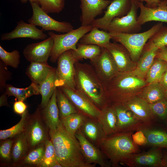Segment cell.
Listing matches in <instances>:
<instances>
[{"label":"cell","mask_w":167,"mask_h":167,"mask_svg":"<svg viewBox=\"0 0 167 167\" xmlns=\"http://www.w3.org/2000/svg\"><path fill=\"white\" fill-rule=\"evenodd\" d=\"M47 37L43 30L37 28L36 26L30 23H27L21 20L12 31L3 33L1 36L2 41H10L13 39L28 38L33 40H44Z\"/></svg>","instance_id":"d6986e66"},{"label":"cell","mask_w":167,"mask_h":167,"mask_svg":"<svg viewBox=\"0 0 167 167\" xmlns=\"http://www.w3.org/2000/svg\"><path fill=\"white\" fill-rule=\"evenodd\" d=\"M49 131L57 160L62 167L95 166L87 162L78 140L66 130L60 119L57 127Z\"/></svg>","instance_id":"6da1fadb"},{"label":"cell","mask_w":167,"mask_h":167,"mask_svg":"<svg viewBox=\"0 0 167 167\" xmlns=\"http://www.w3.org/2000/svg\"><path fill=\"white\" fill-rule=\"evenodd\" d=\"M138 3L140 12L137 21L140 25L151 21L167 23V0H161L158 6L153 8L146 6L143 2Z\"/></svg>","instance_id":"44dd1931"},{"label":"cell","mask_w":167,"mask_h":167,"mask_svg":"<svg viewBox=\"0 0 167 167\" xmlns=\"http://www.w3.org/2000/svg\"><path fill=\"white\" fill-rule=\"evenodd\" d=\"M23 3H26L28 1L30 2H35L38 3V0H19Z\"/></svg>","instance_id":"db71d44e"},{"label":"cell","mask_w":167,"mask_h":167,"mask_svg":"<svg viewBox=\"0 0 167 167\" xmlns=\"http://www.w3.org/2000/svg\"><path fill=\"white\" fill-rule=\"evenodd\" d=\"M30 3L32 10V15L28 20V23L41 27L43 31H52L65 33L74 29L71 23L59 21L52 18L37 3L30 2Z\"/></svg>","instance_id":"ba28073f"},{"label":"cell","mask_w":167,"mask_h":167,"mask_svg":"<svg viewBox=\"0 0 167 167\" xmlns=\"http://www.w3.org/2000/svg\"><path fill=\"white\" fill-rule=\"evenodd\" d=\"M56 68L58 87L65 86L75 89V64L76 60L73 50H67L61 54L57 60Z\"/></svg>","instance_id":"9c48e42d"},{"label":"cell","mask_w":167,"mask_h":167,"mask_svg":"<svg viewBox=\"0 0 167 167\" xmlns=\"http://www.w3.org/2000/svg\"><path fill=\"white\" fill-rule=\"evenodd\" d=\"M131 6V0H112L107 7L104 16L95 19L91 25L107 31L110 23L115 18L126 15Z\"/></svg>","instance_id":"7c38bea8"},{"label":"cell","mask_w":167,"mask_h":167,"mask_svg":"<svg viewBox=\"0 0 167 167\" xmlns=\"http://www.w3.org/2000/svg\"><path fill=\"white\" fill-rule=\"evenodd\" d=\"M101 49V47L96 45L79 43L77 44L76 50H73V52L77 61L83 60V59H89L90 61L100 55Z\"/></svg>","instance_id":"836d02e7"},{"label":"cell","mask_w":167,"mask_h":167,"mask_svg":"<svg viewBox=\"0 0 167 167\" xmlns=\"http://www.w3.org/2000/svg\"><path fill=\"white\" fill-rule=\"evenodd\" d=\"M113 106L115 108L117 116V133L136 131L145 126L124 105Z\"/></svg>","instance_id":"ac0fdd59"},{"label":"cell","mask_w":167,"mask_h":167,"mask_svg":"<svg viewBox=\"0 0 167 167\" xmlns=\"http://www.w3.org/2000/svg\"><path fill=\"white\" fill-rule=\"evenodd\" d=\"M167 46V26H163L146 43L143 50L156 47L159 49Z\"/></svg>","instance_id":"ab89813d"},{"label":"cell","mask_w":167,"mask_h":167,"mask_svg":"<svg viewBox=\"0 0 167 167\" xmlns=\"http://www.w3.org/2000/svg\"><path fill=\"white\" fill-rule=\"evenodd\" d=\"M56 100L60 119L78 112L69 99L58 87L56 88Z\"/></svg>","instance_id":"d590c367"},{"label":"cell","mask_w":167,"mask_h":167,"mask_svg":"<svg viewBox=\"0 0 167 167\" xmlns=\"http://www.w3.org/2000/svg\"><path fill=\"white\" fill-rule=\"evenodd\" d=\"M15 100L13 105V110L16 113L21 115L27 110L28 106L24 101H17L16 99Z\"/></svg>","instance_id":"c3c4849f"},{"label":"cell","mask_w":167,"mask_h":167,"mask_svg":"<svg viewBox=\"0 0 167 167\" xmlns=\"http://www.w3.org/2000/svg\"><path fill=\"white\" fill-rule=\"evenodd\" d=\"M13 142V138L2 140L0 145V161L4 163H12L11 153Z\"/></svg>","instance_id":"ee69618b"},{"label":"cell","mask_w":167,"mask_h":167,"mask_svg":"<svg viewBox=\"0 0 167 167\" xmlns=\"http://www.w3.org/2000/svg\"><path fill=\"white\" fill-rule=\"evenodd\" d=\"M104 84L109 106L124 104L148 84L145 79L129 72L119 73Z\"/></svg>","instance_id":"3957f363"},{"label":"cell","mask_w":167,"mask_h":167,"mask_svg":"<svg viewBox=\"0 0 167 167\" xmlns=\"http://www.w3.org/2000/svg\"><path fill=\"white\" fill-rule=\"evenodd\" d=\"M111 37L107 31L100 30L95 27H92L89 32L84 35L79 40V43L85 44H92L104 47L110 42Z\"/></svg>","instance_id":"f546056e"},{"label":"cell","mask_w":167,"mask_h":167,"mask_svg":"<svg viewBox=\"0 0 167 167\" xmlns=\"http://www.w3.org/2000/svg\"><path fill=\"white\" fill-rule=\"evenodd\" d=\"M97 119L107 136L117 133V116L113 106H109L101 110Z\"/></svg>","instance_id":"484cf974"},{"label":"cell","mask_w":167,"mask_h":167,"mask_svg":"<svg viewBox=\"0 0 167 167\" xmlns=\"http://www.w3.org/2000/svg\"><path fill=\"white\" fill-rule=\"evenodd\" d=\"M167 69V62L156 57L147 73L145 80L148 84L159 83Z\"/></svg>","instance_id":"e575fe53"},{"label":"cell","mask_w":167,"mask_h":167,"mask_svg":"<svg viewBox=\"0 0 167 167\" xmlns=\"http://www.w3.org/2000/svg\"><path fill=\"white\" fill-rule=\"evenodd\" d=\"M132 137L134 143L138 146H144L147 144V138L140 130H138L135 133L132 134Z\"/></svg>","instance_id":"7dc6e473"},{"label":"cell","mask_w":167,"mask_h":167,"mask_svg":"<svg viewBox=\"0 0 167 167\" xmlns=\"http://www.w3.org/2000/svg\"><path fill=\"white\" fill-rule=\"evenodd\" d=\"M154 117L167 120V100L164 99L155 103L149 104Z\"/></svg>","instance_id":"f6af8a7d"},{"label":"cell","mask_w":167,"mask_h":167,"mask_svg":"<svg viewBox=\"0 0 167 167\" xmlns=\"http://www.w3.org/2000/svg\"><path fill=\"white\" fill-rule=\"evenodd\" d=\"M138 2H146L145 6L147 7L153 8L157 6L161 3V0H137Z\"/></svg>","instance_id":"f907efd6"},{"label":"cell","mask_w":167,"mask_h":167,"mask_svg":"<svg viewBox=\"0 0 167 167\" xmlns=\"http://www.w3.org/2000/svg\"><path fill=\"white\" fill-rule=\"evenodd\" d=\"M166 47H167V46H166Z\"/></svg>","instance_id":"6f0895ef"},{"label":"cell","mask_w":167,"mask_h":167,"mask_svg":"<svg viewBox=\"0 0 167 167\" xmlns=\"http://www.w3.org/2000/svg\"><path fill=\"white\" fill-rule=\"evenodd\" d=\"M81 26L90 25L95 18L101 15L110 3V0H80Z\"/></svg>","instance_id":"ffe728a7"},{"label":"cell","mask_w":167,"mask_h":167,"mask_svg":"<svg viewBox=\"0 0 167 167\" xmlns=\"http://www.w3.org/2000/svg\"><path fill=\"white\" fill-rule=\"evenodd\" d=\"M11 159L12 163L19 164L29 151V145L24 132L13 138Z\"/></svg>","instance_id":"f1b7e54d"},{"label":"cell","mask_w":167,"mask_h":167,"mask_svg":"<svg viewBox=\"0 0 167 167\" xmlns=\"http://www.w3.org/2000/svg\"><path fill=\"white\" fill-rule=\"evenodd\" d=\"M132 132L117 133L106 136L100 149L110 162L113 167L120 164L132 154L139 151L138 146L132 140Z\"/></svg>","instance_id":"277c9868"},{"label":"cell","mask_w":167,"mask_h":167,"mask_svg":"<svg viewBox=\"0 0 167 167\" xmlns=\"http://www.w3.org/2000/svg\"><path fill=\"white\" fill-rule=\"evenodd\" d=\"M53 45L54 40L50 36L42 41L28 45L24 49L23 54L26 59L30 62L46 63Z\"/></svg>","instance_id":"9a60e30c"},{"label":"cell","mask_w":167,"mask_h":167,"mask_svg":"<svg viewBox=\"0 0 167 167\" xmlns=\"http://www.w3.org/2000/svg\"><path fill=\"white\" fill-rule=\"evenodd\" d=\"M45 153L39 167H52L58 161L54 148L50 139L45 142Z\"/></svg>","instance_id":"7bdbcfd3"},{"label":"cell","mask_w":167,"mask_h":167,"mask_svg":"<svg viewBox=\"0 0 167 167\" xmlns=\"http://www.w3.org/2000/svg\"><path fill=\"white\" fill-rule=\"evenodd\" d=\"M5 92L8 97L14 96L18 101H24L27 98L34 95L40 94L38 84L32 82L28 87L19 88L7 84Z\"/></svg>","instance_id":"d6a6232c"},{"label":"cell","mask_w":167,"mask_h":167,"mask_svg":"<svg viewBox=\"0 0 167 167\" xmlns=\"http://www.w3.org/2000/svg\"><path fill=\"white\" fill-rule=\"evenodd\" d=\"M159 83L165 91L167 90V69L164 73Z\"/></svg>","instance_id":"f5cc1de1"},{"label":"cell","mask_w":167,"mask_h":167,"mask_svg":"<svg viewBox=\"0 0 167 167\" xmlns=\"http://www.w3.org/2000/svg\"><path fill=\"white\" fill-rule=\"evenodd\" d=\"M133 0L135 1H137V0Z\"/></svg>","instance_id":"9f6ffc18"},{"label":"cell","mask_w":167,"mask_h":167,"mask_svg":"<svg viewBox=\"0 0 167 167\" xmlns=\"http://www.w3.org/2000/svg\"><path fill=\"white\" fill-rule=\"evenodd\" d=\"M39 108L41 116L49 130L56 129L60 121L57 103L56 88L45 106L43 109Z\"/></svg>","instance_id":"d4e9b609"},{"label":"cell","mask_w":167,"mask_h":167,"mask_svg":"<svg viewBox=\"0 0 167 167\" xmlns=\"http://www.w3.org/2000/svg\"><path fill=\"white\" fill-rule=\"evenodd\" d=\"M137 96L149 104H152L165 99V90L159 83L148 84Z\"/></svg>","instance_id":"4dcf8cb0"},{"label":"cell","mask_w":167,"mask_h":167,"mask_svg":"<svg viewBox=\"0 0 167 167\" xmlns=\"http://www.w3.org/2000/svg\"><path fill=\"white\" fill-rule=\"evenodd\" d=\"M156 57L167 62V47L164 46L159 49Z\"/></svg>","instance_id":"681fc988"},{"label":"cell","mask_w":167,"mask_h":167,"mask_svg":"<svg viewBox=\"0 0 167 167\" xmlns=\"http://www.w3.org/2000/svg\"><path fill=\"white\" fill-rule=\"evenodd\" d=\"M75 67V89L88 97L101 110L108 106L104 84L92 65L77 61Z\"/></svg>","instance_id":"7a4b0ae2"},{"label":"cell","mask_w":167,"mask_h":167,"mask_svg":"<svg viewBox=\"0 0 167 167\" xmlns=\"http://www.w3.org/2000/svg\"><path fill=\"white\" fill-rule=\"evenodd\" d=\"M49 130L43 119L40 109L29 114L24 133L28 142L29 151L50 139Z\"/></svg>","instance_id":"52a82bcc"},{"label":"cell","mask_w":167,"mask_h":167,"mask_svg":"<svg viewBox=\"0 0 167 167\" xmlns=\"http://www.w3.org/2000/svg\"><path fill=\"white\" fill-rule=\"evenodd\" d=\"M45 143L37 145L29 152L19 164L39 167L45 153Z\"/></svg>","instance_id":"8d00e7d4"},{"label":"cell","mask_w":167,"mask_h":167,"mask_svg":"<svg viewBox=\"0 0 167 167\" xmlns=\"http://www.w3.org/2000/svg\"><path fill=\"white\" fill-rule=\"evenodd\" d=\"M75 135L79 142L82 152L88 163L98 165L101 167L109 166L105 155L99 148L87 139L79 129L76 131Z\"/></svg>","instance_id":"5bb4252c"},{"label":"cell","mask_w":167,"mask_h":167,"mask_svg":"<svg viewBox=\"0 0 167 167\" xmlns=\"http://www.w3.org/2000/svg\"><path fill=\"white\" fill-rule=\"evenodd\" d=\"M53 68L47 62H31L25 73L32 82L39 85L46 79Z\"/></svg>","instance_id":"83f0119b"},{"label":"cell","mask_w":167,"mask_h":167,"mask_svg":"<svg viewBox=\"0 0 167 167\" xmlns=\"http://www.w3.org/2000/svg\"><path fill=\"white\" fill-rule=\"evenodd\" d=\"M85 117V116L78 112L60 119L66 130L70 134L75 135L82 125Z\"/></svg>","instance_id":"74e56055"},{"label":"cell","mask_w":167,"mask_h":167,"mask_svg":"<svg viewBox=\"0 0 167 167\" xmlns=\"http://www.w3.org/2000/svg\"><path fill=\"white\" fill-rule=\"evenodd\" d=\"M58 87L56 68L54 67L46 79L38 85L39 93L42 97L40 108L43 109L47 104Z\"/></svg>","instance_id":"4316f807"},{"label":"cell","mask_w":167,"mask_h":167,"mask_svg":"<svg viewBox=\"0 0 167 167\" xmlns=\"http://www.w3.org/2000/svg\"><path fill=\"white\" fill-rule=\"evenodd\" d=\"M0 61L6 66L17 68L20 62L19 52L17 50L8 52L0 45Z\"/></svg>","instance_id":"60d3db41"},{"label":"cell","mask_w":167,"mask_h":167,"mask_svg":"<svg viewBox=\"0 0 167 167\" xmlns=\"http://www.w3.org/2000/svg\"><path fill=\"white\" fill-rule=\"evenodd\" d=\"M8 97L7 94L4 92L2 93L0 97V106H5L10 107V105L7 102V99Z\"/></svg>","instance_id":"816d5d0a"},{"label":"cell","mask_w":167,"mask_h":167,"mask_svg":"<svg viewBox=\"0 0 167 167\" xmlns=\"http://www.w3.org/2000/svg\"><path fill=\"white\" fill-rule=\"evenodd\" d=\"M29 113L27 110L21 115V118L18 123L12 127L0 131V139L4 140L13 138L16 135L24 132Z\"/></svg>","instance_id":"f35d334b"},{"label":"cell","mask_w":167,"mask_h":167,"mask_svg":"<svg viewBox=\"0 0 167 167\" xmlns=\"http://www.w3.org/2000/svg\"><path fill=\"white\" fill-rule=\"evenodd\" d=\"M104 47L112 55L119 73L129 72L135 68L136 63L133 61L129 53L122 45L110 42Z\"/></svg>","instance_id":"e0dca14e"},{"label":"cell","mask_w":167,"mask_h":167,"mask_svg":"<svg viewBox=\"0 0 167 167\" xmlns=\"http://www.w3.org/2000/svg\"><path fill=\"white\" fill-rule=\"evenodd\" d=\"M130 110L145 126H150L154 118L149 104L137 96L122 104Z\"/></svg>","instance_id":"603a6c76"},{"label":"cell","mask_w":167,"mask_h":167,"mask_svg":"<svg viewBox=\"0 0 167 167\" xmlns=\"http://www.w3.org/2000/svg\"><path fill=\"white\" fill-rule=\"evenodd\" d=\"M67 97L78 111L84 115L97 119L101 110L87 96L76 89L58 87Z\"/></svg>","instance_id":"8fae6325"},{"label":"cell","mask_w":167,"mask_h":167,"mask_svg":"<svg viewBox=\"0 0 167 167\" xmlns=\"http://www.w3.org/2000/svg\"><path fill=\"white\" fill-rule=\"evenodd\" d=\"M11 73L1 61H0V92L1 93L5 91L6 81L11 79Z\"/></svg>","instance_id":"bcb514c9"},{"label":"cell","mask_w":167,"mask_h":167,"mask_svg":"<svg viewBox=\"0 0 167 167\" xmlns=\"http://www.w3.org/2000/svg\"><path fill=\"white\" fill-rule=\"evenodd\" d=\"M159 49L157 47H153L143 50L136 62L135 68L129 72L145 79L147 72L152 65Z\"/></svg>","instance_id":"cb8c5ba5"},{"label":"cell","mask_w":167,"mask_h":167,"mask_svg":"<svg viewBox=\"0 0 167 167\" xmlns=\"http://www.w3.org/2000/svg\"><path fill=\"white\" fill-rule=\"evenodd\" d=\"M163 26L158 23L148 30L141 33H109L111 39L123 45L127 49L133 61L136 63L139 59L148 41Z\"/></svg>","instance_id":"5b68a950"},{"label":"cell","mask_w":167,"mask_h":167,"mask_svg":"<svg viewBox=\"0 0 167 167\" xmlns=\"http://www.w3.org/2000/svg\"><path fill=\"white\" fill-rule=\"evenodd\" d=\"M79 129L89 141L99 148L107 136L96 118L85 116Z\"/></svg>","instance_id":"7402d4cb"},{"label":"cell","mask_w":167,"mask_h":167,"mask_svg":"<svg viewBox=\"0 0 167 167\" xmlns=\"http://www.w3.org/2000/svg\"><path fill=\"white\" fill-rule=\"evenodd\" d=\"M90 62L96 74L104 83L119 73L112 55L105 47H102L100 55Z\"/></svg>","instance_id":"4fadbf2b"},{"label":"cell","mask_w":167,"mask_h":167,"mask_svg":"<svg viewBox=\"0 0 167 167\" xmlns=\"http://www.w3.org/2000/svg\"><path fill=\"white\" fill-rule=\"evenodd\" d=\"M158 147H153L148 151L131 155L121 164L130 167L160 166L162 155Z\"/></svg>","instance_id":"2e32d148"},{"label":"cell","mask_w":167,"mask_h":167,"mask_svg":"<svg viewBox=\"0 0 167 167\" xmlns=\"http://www.w3.org/2000/svg\"><path fill=\"white\" fill-rule=\"evenodd\" d=\"M65 0H38V3L47 14L58 13L63 9Z\"/></svg>","instance_id":"b9f144b4"},{"label":"cell","mask_w":167,"mask_h":167,"mask_svg":"<svg viewBox=\"0 0 167 167\" xmlns=\"http://www.w3.org/2000/svg\"><path fill=\"white\" fill-rule=\"evenodd\" d=\"M92 27L91 25L81 26L77 29L62 34L49 32V35L54 40V45L49 57L50 62H56L60 55L67 50H76L78 41L84 35L90 31Z\"/></svg>","instance_id":"8992f818"},{"label":"cell","mask_w":167,"mask_h":167,"mask_svg":"<svg viewBox=\"0 0 167 167\" xmlns=\"http://www.w3.org/2000/svg\"><path fill=\"white\" fill-rule=\"evenodd\" d=\"M150 126H144L139 130L142 131L146 137L147 145L155 147L167 148V133Z\"/></svg>","instance_id":"1f68e13d"},{"label":"cell","mask_w":167,"mask_h":167,"mask_svg":"<svg viewBox=\"0 0 167 167\" xmlns=\"http://www.w3.org/2000/svg\"><path fill=\"white\" fill-rule=\"evenodd\" d=\"M165 99L167 100V90L165 91Z\"/></svg>","instance_id":"11a10c76"},{"label":"cell","mask_w":167,"mask_h":167,"mask_svg":"<svg viewBox=\"0 0 167 167\" xmlns=\"http://www.w3.org/2000/svg\"><path fill=\"white\" fill-rule=\"evenodd\" d=\"M131 1L130 9L127 14L121 17L114 18L108 26L107 31L109 33H138L142 29L137 21L138 1Z\"/></svg>","instance_id":"30bf717a"}]
</instances>
